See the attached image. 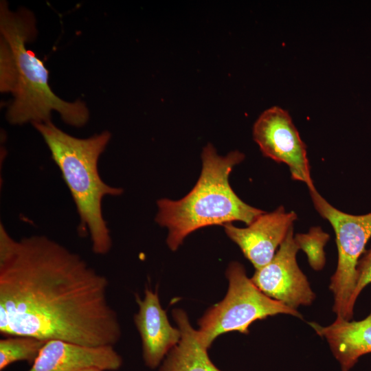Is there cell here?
Here are the masks:
<instances>
[{
  "mask_svg": "<svg viewBox=\"0 0 371 371\" xmlns=\"http://www.w3.org/2000/svg\"><path fill=\"white\" fill-rule=\"evenodd\" d=\"M109 280L44 235L13 238L0 226V333L114 346L122 331Z\"/></svg>",
  "mask_w": 371,
  "mask_h": 371,
  "instance_id": "obj_1",
  "label": "cell"
},
{
  "mask_svg": "<svg viewBox=\"0 0 371 371\" xmlns=\"http://www.w3.org/2000/svg\"><path fill=\"white\" fill-rule=\"evenodd\" d=\"M0 32V90L13 95L6 113L8 121L14 125L47 122L56 111L66 124L84 126L89 117L85 104L68 102L57 96L49 87L43 62L26 48L36 36L33 14L26 9L13 12L1 1Z\"/></svg>",
  "mask_w": 371,
  "mask_h": 371,
  "instance_id": "obj_2",
  "label": "cell"
},
{
  "mask_svg": "<svg viewBox=\"0 0 371 371\" xmlns=\"http://www.w3.org/2000/svg\"><path fill=\"white\" fill-rule=\"evenodd\" d=\"M245 159L238 150L225 156L217 154L211 144L201 153L202 169L191 191L178 201H157L156 222L168 229L166 239L170 249L175 251L192 232L205 226L239 221L247 225L264 211L242 201L229 183L232 168Z\"/></svg>",
  "mask_w": 371,
  "mask_h": 371,
  "instance_id": "obj_3",
  "label": "cell"
},
{
  "mask_svg": "<svg viewBox=\"0 0 371 371\" xmlns=\"http://www.w3.org/2000/svg\"><path fill=\"white\" fill-rule=\"evenodd\" d=\"M33 126L47 144L75 203L80 229L89 234L93 251L105 255L112 240L102 212L106 196H117L123 190L111 186L101 178L98 161L111 139L109 131L87 138L74 137L51 121Z\"/></svg>",
  "mask_w": 371,
  "mask_h": 371,
  "instance_id": "obj_4",
  "label": "cell"
},
{
  "mask_svg": "<svg viewBox=\"0 0 371 371\" xmlns=\"http://www.w3.org/2000/svg\"><path fill=\"white\" fill-rule=\"evenodd\" d=\"M226 276L229 282L226 295L208 308L198 322L197 337L206 348L223 333L238 331L248 334L254 322L269 316L286 314L302 319L296 309L263 293L247 276L240 263H229Z\"/></svg>",
  "mask_w": 371,
  "mask_h": 371,
  "instance_id": "obj_5",
  "label": "cell"
},
{
  "mask_svg": "<svg viewBox=\"0 0 371 371\" xmlns=\"http://www.w3.org/2000/svg\"><path fill=\"white\" fill-rule=\"evenodd\" d=\"M309 192L315 210L330 223L336 236L337 266L329 284L334 298L333 311L337 318L351 320L357 266L371 237V212L350 214L330 205L316 189Z\"/></svg>",
  "mask_w": 371,
  "mask_h": 371,
  "instance_id": "obj_6",
  "label": "cell"
},
{
  "mask_svg": "<svg viewBox=\"0 0 371 371\" xmlns=\"http://www.w3.org/2000/svg\"><path fill=\"white\" fill-rule=\"evenodd\" d=\"M252 135L264 156L287 165L293 180L315 188L311 176L306 146L287 111L277 106L265 110L255 122Z\"/></svg>",
  "mask_w": 371,
  "mask_h": 371,
  "instance_id": "obj_7",
  "label": "cell"
},
{
  "mask_svg": "<svg viewBox=\"0 0 371 371\" xmlns=\"http://www.w3.org/2000/svg\"><path fill=\"white\" fill-rule=\"evenodd\" d=\"M298 250L293 227L273 259L256 269L251 278L266 295L294 309L300 305L311 304L315 298L306 276L297 265Z\"/></svg>",
  "mask_w": 371,
  "mask_h": 371,
  "instance_id": "obj_8",
  "label": "cell"
},
{
  "mask_svg": "<svg viewBox=\"0 0 371 371\" xmlns=\"http://www.w3.org/2000/svg\"><path fill=\"white\" fill-rule=\"evenodd\" d=\"M297 218L295 212H287L283 206H279L273 212L260 214L247 227H237L232 223L223 227L227 236L258 269L273 259Z\"/></svg>",
  "mask_w": 371,
  "mask_h": 371,
  "instance_id": "obj_9",
  "label": "cell"
},
{
  "mask_svg": "<svg viewBox=\"0 0 371 371\" xmlns=\"http://www.w3.org/2000/svg\"><path fill=\"white\" fill-rule=\"evenodd\" d=\"M135 297L139 309L134 322L142 340L143 359L148 368L155 369L179 342L181 331L169 323L157 291L146 288L144 299Z\"/></svg>",
  "mask_w": 371,
  "mask_h": 371,
  "instance_id": "obj_10",
  "label": "cell"
},
{
  "mask_svg": "<svg viewBox=\"0 0 371 371\" xmlns=\"http://www.w3.org/2000/svg\"><path fill=\"white\" fill-rule=\"evenodd\" d=\"M122 358L114 346H86L62 340H49L27 371H79L96 368L115 371Z\"/></svg>",
  "mask_w": 371,
  "mask_h": 371,
  "instance_id": "obj_11",
  "label": "cell"
},
{
  "mask_svg": "<svg viewBox=\"0 0 371 371\" xmlns=\"http://www.w3.org/2000/svg\"><path fill=\"white\" fill-rule=\"evenodd\" d=\"M308 324L326 340L342 371H348L361 356L371 352V311L360 321L336 318L328 326Z\"/></svg>",
  "mask_w": 371,
  "mask_h": 371,
  "instance_id": "obj_12",
  "label": "cell"
},
{
  "mask_svg": "<svg viewBox=\"0 0 371 371\" xmlns=\"http://www.w3.org/2000/svg\"><path fill=\"white\" fill-rule=\"evenodd\" d=\"M172 314L181 331V339L166 356L159 371H221L211 361L208 349L199 341L186 313L176 308Z\"/></svg>",
  "mask_w": 371,
  "mask_h": 371,
  "instance_id": "obj_13",
  "label": "cell"
},
{
  "mask_svg": "<svg viewBox=\"0 0 371 371\" xmlns=\"http://www.w3.org/2000/svg\"><path fill=\"white\" fill-rule=\"evenodd\" d=\"M47 341L24 336H9L0 339V371L18 361L32 365Z\"/></svg>",
  "mask_w": 371,
  "mask_h": 371,
  "instance_id": "obj_14",
  "label": "cell"
},
{
  "mask_svg": "<svg viewBox=\"0 0 371 371\" xmlns=\"http://www.w3.org/2000/svg\"><path fill=\"white\" fill-rule=\"evenodd\" d=\"M329 238V234L319 226L311 227L307 233L294 235L295 243L306 254L310 266L315 271L322 270L325 265L324 247Z\"/></svg>",
  "mask_w": 371,
  "mask_h": 371,
  "instance_id": "obj_15",
  "label": "cell"
},
{
  "mask_svg": "<svg viewBox=\"0 0 371 371\" xmlns=\"http://www.w3.org/2000/svg\"><path fill=\"white\" fill-rule=\"evenodd\" d=\"M371 283V247L358 261L356 270V284L353 300L357 299L362 290Z\"/></svg>",
  "mask_w": 371,
  "mask_h": 371,
  "instance_id": "obj_16",
  "label": "cell"
},
{
  "mask_svg": "<svg viewBox=\"0 0 371 371\" xmlns=\"http://www.w3.org/2000/svg\"><path fill=\"white\" fill-rule=\"evenodd\" d=\"M79 371H102L98 368H86V369H83V370H79Z\"/></svg>",
  "mask_w": 371,
  "mask_h": 371,
  "instance_id": "obj_17",
  "label": "cell"
}]
</instances>
